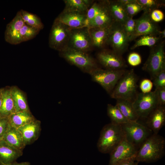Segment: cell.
<instances>
[{"mask_svg": "<svg viewBox=\"0 0 165 165\" xmlns=\"http://www.w3.org/2000/svg\"><path fill=\"white\" fill-rule=\"evenodd\" d=\"M111 26L106 28H89L93 47L101 48L106 45Z\"/></svg>", "mask_w": 165, "mask_h": 165, "instance_id": "22", "label": "cell"}, {"mask_svg": "<svg viewBox=\"0 0 165 165\" xmlns=\"http://www.w3.org/2000/svg\"><path fill=\"white\" fill-rule=\"evenodd\" d=\"M10 126L8 118L0 117V141L2 140Z\"/></svg>", "mask_w": 165, "mask_h": 165, "instance_id": "40", "label": "cell"}, {"mask_svg": "<svg viewBox=\"0 0 165 165\" xmlns=\"http://www.w3.org/2000/svg\"><path fill=\"white\" fill-rule=\"evenodd\" d=\"M2 140L12 146L22 151L26 146L22 136L18 130L10 126Z\"/></svg>", "mask_w": 165, "mask_h": 165, "instance_id": "24", "label": "cell"}, {"mask_svg": "<svg viewBox=\"0 0 165 165\" xmlns=\"http://www.w3.org/2000/svg\"><path fill=\"white\" fill-rule=\"evenodd\" d=\"M125 139L135 147L140 146L152 134V131L137 121L121 124Z\"/></svg>", "mask_w": 165, "mask_h": 165, "instance_id": "6", "label": "cell"}, {"mask_svg": "<svg viewBox=\"0 0 165 165\" xmlns=\"http://www.w3.org/2000/svg\"><path fill=\"white\" fill-rule=\"evenodd\" d=\"M125 10L128 17H133L142 10H143V7L137 2L136 0L124 5Z\"/></svg>", "mask_w": 165, "mask_h": 165, "instance_id": "35", "label": "cell"}, {"mask_svg": "<svg viewBox=\"0 0 165 165\" xmlns=\"http://www.w3.org/2000/svg\"><path fill=\"white\" fill-rule=\"evenodd\" d=\"M68 47L87 53L91 50L93 46L89 28L72 29Z\"/></svg>", "mask_w": 165, "mask_h": 165, "instance_id": "11", "label": "cell"}, {"mask_svg": "<svg viewBox=\"0 0 165 165\" xmlns=\"http://www.w3.org/2000/svg\"><path fill=\"white\" fill-rule=\"evenodd\" d=\"M159 106H164L165 105V87L155 89Z\"/></svg>", "mask_w": 165, "mask_h": 165, "instance_id": "42", "label": "cell"}, {"mask_svg": "<svg viewBox=\"0 0 165 165\" xmlns=\"http://www.w3.org/2000/svg\"><path fill=\"white\" fill-rule=\"evenodd\" d=\"M64 10L86 13L94 1L90 0H64Z\"/></svg>", "mask_w": 165, "mask_h": 165, "instance_id": "28", "label": "cell"}, {"mask_svg": "<svg viewBox=\"0 0 165 165\" xmlns=\"http://www.w3.org/2000/svg\"><path fill=\"white\" fill-rule=\"evenodd\" d=\"M137 81L133 69L126 71L110 94L111 97L133 101L137 94Z\"/></svg>", "mask_w": 165, "mask_h": 165, "instance_id": "3", "label": "cell"}, {"mask_svg": "<svg viewBox=\"0 0 165 165\" xmlns=\"http://www.w3.org/2000/svg\"><path fill=\"white\" fill-rule=\"evenodd\" d=\"M107 112L112 123L121 124L129 121L123 116L116 105L114 106L110 104H108Z\"/></svg>", "mask_w": 165, "mask_h": 165, "instance_id": "30", "label": "cell"}, {"mask_svg": "<svg viewBox=\"0 0 165 165\" xmlns=\"http://www.w3.org/2000/svg\"><path fill=\"white\" fill-rule=\"evenodd\" d=\"M137 151L136 147L124 138L109 153V165H116L123 161L135 158Z\"/></svg>", "mask_w": 165, "mask_h": 165, "instance_id": "13", "label": "cell"}, {"mask_svg": "<svg viewBox=\"0 0 165 165\" xmlns=\"http://www.w3.org/2000/svg\"><path fill=\"white\" fill-rule=\"evenodd\" d=\"M40 31L25 24L19 33L20 43L31 40L35 38Z\"/></svg>", "mask_w": 165, "mask_h": 165, "instance_id": "31", "label": "cell"}, {"mask_svg": "<svg viewBox=\"0 0 165 165\" xmlns=\"http://www.w3.org/2000/svg\"><path fill=\"white\" fill-rule=\"evenodd\" d=\"M0 165H2L0 163Z\"/></svg>", "mask_w": 165, "mask_h": 165, "instance_id": "47", "label": "cell"}, {"mask_svg": "<svg viewBox=\"0 0 165 165\" xmlns=\"http://www.w3.org/2000/svg\"><path fill=\"white\" fill-rule=\"evenodd\" d=\"M124 138L121 124L111 122L102 129L97 144L103 153H110Z\"/></svg>", "mask_w": 165, "mask_h": 165, "instance_id": "2", "label": "cell"}, {"mask_svg": "<svg viewBox=\"0 0 165 165\" xmlns=\"http://www.w3.org/2000/svg\"><path fill=\"white\" fill-rule=\"evenodd\" d=\"M6 165H31V163L28 162H24L18 163L16 161Z\"/></svg>", "mask_w": 165, "mask_h": 165, "instance_id": "44", "label": "cell"}, {"mask_svg": "<svg viewBox=\"0 0 165 165\" xmlns=\"http://www.w3.org/2000/svg\"><path fill=\"white\" fill-rule=\"evenodd\" d=\"M131 101L117 100L116 105L118 108L123 116L129 121H137L138 117Z\"/></svg>", "mask_w": 165, "mask_h": 165, "instance_id": "27", "label": "cell"}, {"mask_svg": "<svg viewBox=\"0 0 165 165\" xmlns=\"http://www.w3.org/2000/svg\"><path fill=\"white\" fill-rule=\"evenodd\" d=\"M134 109L139 118H147L158 105L156 91L137 94L132 102Z\"/></svg>", "mask_w": 165, "mask_h": 165, "instance_id": "9", "label": "cell"}, {"mask_svg": "<svg viewBox=\"0 0 165 165\" xmlns=\"http://www.w3.org/2000/svg\"><path fill=\"white\" fill-rule=\"evenodd\" d=\"M150 13L144 11L142 15L135 19L136 29L131 41L140 36L159 35L160 31L159 26L151 19Z\"/></svg>", "mask_w": 165, "mask_h": 165, "instance_id": "12", "label": "cell"}, {"mask_svg": "<svg viewBox=\"0 0 165 165\" xmlns=\"http://www.w3.org/2000/svg\"><path fill=\"white\" fill-rule=\"evenodd\" d=\"M123 29L125 33L129 40L131 41L136 29L135 19L133 17H129L125 23L123 25Z\"/></svg>", "mask_w": 165, "mask_h": 165, "instance_id": "36", "label": "cell"}, {"mask_svg": "<svg viewBox=\"0 0 165 165\" xmlns=\"http://www.w3.org/2000/svg\"><path fill=\"white\" fill-rule=\"evenodd\" d=\"M153 83L147 79H142L140 84V88L143 93H147L151 92L153 87Z\"/></svg>", "mask_w": 165, "mask_h": 165, "instance_id": "39", "label": "cell"}, {"mask_svg": "<svg viewBox=\"0 0 165 165\" xmlns=\"http://www.w3.org/2000/svg\"><path fill=\"white\" fill-rule=\"evenodd\" d=\"M165 41L152 47L149 55L143 64L142 69L149 74L153 80L160 72L165 71Z\"/></svg>", "mask_w": 165, "mask_h": 165, "instance_id": "5", "label": "cell"}, {"mask_svg": "<svg viewBox=\"0 0 165 165\" xmlns=\"http://www.w3.org/2000/svg\"><path fill=\"white\" fill-rule=\"evenodd\" d=\"M128 64L133 66H136L140 64L141 62V58L138 53L133 52L130 53L127 57Z\"/></svg>", "mask_w": 165, "mask_h": 165, "instance_id": "38", "label": "cell"}, {"mask_svg": "<svg viewBox=\"0 0 165 165\" xmlns=\"http://www.w3.org/2000/svg\"><path fill=\"white\" fill-rule=\"evenodd\" d=\"M126 71L124 69L112 70L98 68L94 70L90 75L93 81L99 84L110 94Z\"/></svg>", "mask_w": 165, "mask_h": 165, "instance_id": "7", "label": "cell"}, {"mask_svg": "<svg viewBox=\"0 0 165 165\" xmlns=\"http://www.w3.org/2000/svg\"><path fill=\"white\" fill-rule=\"evenodd\" d=\"M17 129L21 133L26 145H30L37 140L40 136L41 122L35 119Z\"/></svg>", "mask_w": 165, "mask_h": 165, "instance_id": "17", "label": "cell"}, {"mask_svg": "<svg viewBox=\"0 0 165 165\" xmlns=\"http://www.w3.org/2000/svg\"><path fill=\"white\" fill-rule=\"evenodd\" d=\"M109 11L115 21L123 25L129 17L125 6L119 0H107Z\"/></svg>", "mask_w": 165, "mask_h": 165, "instance_id": "23", "label": "cell"}, {"mask_svg": "<svg viewBox=\"0 0 165 165\" xmlns=\"http://www.w3.org/2000/svg\"><path fill=\"white\" fill-rule=\"evenodd\" d=\"M129 42L123 25L115 21L111 26L106 45H109L113 51L122 55L127 50Z\"/></svg>", "mask_w": 165, "mask_h": 165, "instance_id": "10", "label": "cell"}, {"mask_svg": "<svg viewBox=\"0 0 165 165\" xmlns=\"http://www.w3.org/2000/svg\"><path fill=\"white\" fill-rule=\"evenodd\" d=\"M11 91L16 112L30 111L26 97L24 92L16 86L11 87Z\"/></svg>", "mask_w": 165, "mask_h": 165, "instance_id": "25", "label": "cell"}, {"mask_svg": "<svg viewBox=\"0 0 165 165\" xmlns=\"http://www.w3.org/2000/svg\"><path fill=\"white\" fill-rule=\"evenodd\" d=\"M161 38H164L165 37V30L160 31L159 35Z\"/></svg>", "mask_w": 165, "mask_h": 165, "instance_id": "45", "label": "cell"}, {"mask_svg": "<svg viewBox=\"0 0 165 165\" xmlns=\"http://www.w3.org/2000/svg\"><path fill=\"white\" fill-rule=\"evenodd\" d=\"M2 103V96L1 92V89H0V110L1 109Z\"/></svg>", "mask_w": 165, "mask_h": 165, "instance_id": "46", "label": "cell"}, {"mask_svg": "<svg viewBox=\"0 0 165 165\" xmlns=\"http://www.w3.org/2000/svg\"><path fill=\"white\" fill-rule=\"evenodd\" d=\"M106 0L94 1L86 13L87 27L88 24L92 21L103 9Z\"/></svg>", "mask_w": 165, "mask_h": 165, "instance_id": "32", "label": "cell"}, {"mask_svg": "<svg viewBox=\"0 0 165 165\" xmlns=\"http://www.w3.org/2000/svg\"><path fill=\"white\" fill-rule=\"evenodd\" d=\"M24 24L20 11H18L14 17L6 25L4 35L6 42L12 45L20 43L19 33Z\"/></svg>", "mask_w": 165, "mask_h": 165, "instance_id": "16", "label": "cell"}, {"mask_svg": "<svg viewBox=\"0 0 165 165\" xmlns=\"http://www.w3.org/2000/svg\"><path fill=\"white\" fill-rule=\"evenodd\" d=\"M160 38L159 36L150 35L142 36L131 47V49H134L141 46L152 47L156 45Z\"/></svg>", "mask_w": 165, "mask_h": 165, "instance_id": "33", "label": "cell"}, {"mask_svg": "<svg viewBox=\"0 0 165 165\" xmlns=\"http://www.w3.org/2000/svg\"><path fill=\"white\" fill-rule=\"evenodd\" d=\"M97 57L98 62L105 69H123L127 66L121 55L112 50L103 49L97 53Z\"/></svg>", "mask_w": 165, "mask_h": 165, "instance_id": "14", "label": "cell"}, {"mask_svg": "<svg viewBox=\"0 0 165 165\" xmlns=\"http://www.w3.org/2000/svg\"><path fill=\"white\" fill-rule=\"evenodd\" d=\"M20 12L25 24L41 31L44 28V25L40 18L37 15L21 9Z\"/></svg>", "mask_w": 165, "mask_h": 165, "instance_id": "29", "label": "cell"}, {"mask_svg": "<svg viewBox=\"0 0 165 165\" xmlns=\"http://www.w3.org/2000/svg\"><path fill=\"white\" fill-rule=\"evenodd\" d=\"M71 29L56 18L53 23L49 35L50 47L59 52L67 47Z\"/></svg>", "mask_w": 165, "mask_h": 165, "instance_id": "8", "label": "cell"}, {"mask_svg": "<svg viewBox=\"0 0 165 165\" xmlns=\"http://www.w3.org/2000/svg\"><path fill=\"white\" fill-rule=\"evenodd\" d=\"M147 127L153 132L158 134L165 123L164 106H157L147 117Z\"/></svg>", "mask_w": 165, "mask_h": 165, "instance_id": "18", "label": "cell"}, {"mask_svg": "<svg viewBox=\"0 0 165 165\" xmlns=\"http://www.w3.org/2000/svg\"><path fill=\"white\" fill-rule=\"evenodd\" d=\"M115 21L108 9L107 0L105 5L94 19L87 25L89 28H106L110 27Z\"/></svg>", "mask_w": 165, "mask_h": 165, "instance_id": "21", "label": "cell"}, {"mask_svg": "<svg viewBox=\"0 0 165 165\" xmlns=\"http://www.w3.org/2000/svg\"><path fill=\"white\" fill-rule=\"evenodd\" d=\"M150 15L152 20L155 23L162 21L164 17V13L161 10L158 9L152 11L150 13Z\"/></svg>", "mask_w": 165, "mask_h": 165, "instance_id": "41", "label": "cell"}, {"mask_svg": "<svg viewBox=\"0 0 165 165\" xmlns=\"http://www.w3.org/2000/svg\"><path fill=\"white\" fill-rule=\"evenodd\" d=\"M135 161V158H134L123 161L116 165H137Z\"/></svg>", "mask_w": 165, "mask_h": 165, "instance_id": "43", "label": "cell"}, {"mask_svg": "<svg viewBox=\"0 0 165 165\" xmlns=\"http://www.w3.org/2000/svg\"><path fill=\"white\" fill-rule=\"evenodd\" d=\"M144 8V11L150 13L153 10L163 6L165 1L158 0H136Z\"/></svg>", "mask_w": 165, "mask_h": 165, "instance_id": "34", "label": "cell"}, {"mask_svg": "<svg viewBox=\"0 0 165 165\" xmlns=\"http://www.w3.org/2000/svg\"><path fill=\"white\" fill-rule=\"evenodd\" d=\"M23 154V151L9 145L3 140L0 141V163L6 165L15 161Z\"/></svg>", "mask_w": 165, "mask_h": 165, "instance_id": "19", "label": "cell"}, {"mask_svg": "<svg viewBox=\"0 0 165 165\" xmlns=\"http://www.w3.org/2000/svg\"><path fill=\"white\" fill-rule=\"evenodd\" d=\"M86 13L63 10L56 18L71 29L87 27Z\"/></svg>", "mask_w": 165, "mask_h": 165, "instance_id": "15", "label": "cell"}, {"mask_svg": "<svg viewBox=\"0 0 165 165\" xmlns=\"http://www.w3.org/2000/svg\"><path fill=\"white\" fill-rule=\"evenodd\" d=\"M153 80L156 89L165 87V71L160 72Z\"/></svg>", "mask_w": 165, "mask_h": 165, "instance_id": "37", "label": "cell"}, {"mask_svg": "<svg viewBox=\"0 0 165 165\" xmlns=\"http://www.w3.org/2000/svg\"><path fill=\"white\" fill-rule=\"evenodd\" d=\"M165 140L158 134L150 136L137 151L135 160L138 162H151L161 158L165 152Z\"/></svg>", "mask_w": 165, "mask_h": 165, "instance_id": "1", "label": "cell"}, {"mask_svg": "<svg viewBox=\"0 0 165 165\" xmlns=\"http://www.w3.org/2000/svg\"><path fill=\"white\" fill-rule=\"evenodd\" d=\"M2 103L0 110V117L8 118L16 112L11 91V87L1 88Z\"/></svg>", "mask_w": 165, "mask_h": 165, "instance_id": "20", "label": "cell"}, {"mask_svg": "<svg viewBox=\"0 0 165 165\" xmlns=\"http://www.w3.org/2000/svg\"><path fill=\"white\" fill-rule=\"evenodd\" d=\"M59 52L61 57L85 73L90 74L99 68L96 60L87 52L68 47Z\"/></svg>", "mask_w": 165, "mask_h": 165, "instance_id": "4", "label": "cell"}, {"mask_svg": "<svg viewBox=\"0 0 165 165\" xmlns=\"http://www.w3.org/2000/svg\"><path fill=\"white\" fill-rule=\"evenodd\" d=\"M8 118L10 125L17 129L36 119L30 111L16 112L11 115Z\"/></svg>", "mask_w": 165, "mask_h": 165, "instance_id": "26", "label": "cell"}]
</instances>
